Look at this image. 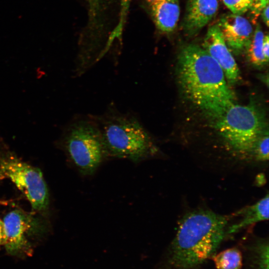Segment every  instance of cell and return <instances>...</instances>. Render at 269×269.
<instances>
[{
    "label": "cell",
    "mask_w": 269,
    "mask_h": 269,
    "mask_svg": "<svg viewBox=\"0 0 269 269\" xmlns=\"http://www.w3.org/2000/svg\"><path fill=\"white\" fill-rule=\"evenodd\" d=\"M176 69L178 83L185 97L214 120L235 103L223 70L203 47L195 44L183 46Z\"/></svg>",
    "instance_id": "cell-1"
},
{
    "label": "cell",
    "mask_w": 269,
    "mask_h": 269,
    "mask_svg": "<svg viewBox=\"0 0 269 269\" xmlns=\"http://www.w3.org/2000/svg\"><path fill=\"white\" fill-rule=\"evenodd\" d=\"M229 219L203 209L185 214L178 223L163 268L197 269L215 254L227 235Z\"/></svg>",
    "instance_id": "cell-2"
},
{
    "label": "cell",
    "mask_w": 269,
    "mask_h": 269,
    "mask_svg": "<svg viewBox=\"0 0 269 269\" xmlns=\"http://www.w3.org/2000/svg\"><path fill=\"white\" fill-rule=\"evenodd\" d=\"M94 117L109 157L138 163L159 155L154 139L137 116L122 112L111 104L103 113Z\"/></svg>",
    "instance_id": "cell-3"
},
{
    "label": "cell",
    "mask_w": 269,
    "mask_h": 269,
    "mask_svg": "<svg viewBox=\"0 0 269 269\" xmlns=\"http://www.w3.org/2000/svg\"><path fill=\"white\" fill-rule=\"evenodd\" d=\"M59 144L83 176L93 175L109 157L94 115L75 116L64 127Z\"/></svg>",
    "instance_id": "cell-4"
},
{
    "label": "cell",
    "mask_w": 269,
    "mask_h": 269,
    "mask_svg": "<svg viewBox=\"0 0 269 269\" xmlns=\"http://www.w3.org/2000/svg\"><path fill=\"white\" fill-rule=\"evenodd\" d=\"M215 120V127L233 156L257 162L256 147L268 131L261 112L253 105L234 103Z\"/></svg>",
    "instance_id": "cell-5"
},
{
    "label": "cell",
    "mask_w": 269,
    "mask_h": 269,
    "mask_svg": "<svg viewBox=\"0 0 269 269\" xmlns=\"http://www.w3.org/2000/svg\"><path fill=\"white\" fill-rule=\"evenodd\" d=\"M6 178L25 196L33 210L41 212L47 209L48 191L40 169L6 153L0 158V178Z\"/></svg>",
    "instance_id": "cell-6"
},
{
    "label": "cell",
    "mask_w": 269,
    "mask_h": 269,
    "mask_svg": "<svg viewBox=\"0 0 269 269\" xmlns=\"http://www.w3.org/2000/svg\"><path fill=\"white\" fill-rule=\"evenodd\" d=\"M5 239L4 245L6 251L14 255L29 248L26 235L36 227L35 219L31 215L14 210L3 218Z\"/></svg>",
    "instance_id": "cell-7"
},
{
    "label": "cell",
    "mask_w": 269,
    "mask_h": 269,
    "mask_svg": "<svg viewBox=\"0 0 269 269\" xmlns=\"http://www.w3.org/2000/svg\"><path fill=\"white\" fill-rule=\"evenodd\" d=\"M203 48L219 64L228 82L232 84L236 83L240 77L239 69L217 24L208 28Z\"/></svg>",
    "instance_id": "cell-8"
},
{
    "label": "cell",
    "mask_w": 269,
    "mask_h": 269,
    "mask_svg": "<svg viewBox=\"0 0 269 269\" xmlns=\"http://www.w3.org/2000/svg\"><path fill=\"white\" fill-rule=\"evenodd\" d=\"M229 48L235 54L246 50L253 34L250 21L241 14L228 13L217 24Z\"/></svg>",
    "instance_id": "cell-9"
},
{
    "label": "cell",
    "mask_w": 269,
    "mask_h": 269,
    "mask_svg": "<svg viewBox=\"0 0 269 269\" xmlns=\"http://www.w3.org/2000/svg\"><path fill=\"white\" fill-rule=\"evenodd\" d=\"M218 0H188L182 27L185 33L193 36L199 32L215 16Z\"/></svg>",
    "instance_id": "cell-10"
},
{
    "label": "cell",
    "mask_w": 269,
    "mask_h": 269,
    "mask_svg": "<svg viewBox=\"0 0 269 269\" xmlns=\"http://www.w3.org/2000/svg\"><path fill=\"white\" fill-rule=\"evenodd\" d=\"M153 22L161 32L168 34L176 28L180 16L179 0H145Z\"/></svg>",
    "instance_id": "cell-11"
},
{
    "label": "cell",
    "mask_w": 269,
    "mask_h": 269,
    "mask_svg": "<svg viewBox=\"0 0 269 269\" xmlns=\"http://www.w3.org/2000/svg\"><path fill=\"white\" fill-rule=\"evenodd\" d=\"M269 194L253 205L244 207L234 213L238 221L227 227V235L236 233L252 225L269 219Z\"/></svg>",
    "instance_id": "cell-12"
},
{
    "label": "cell",
    "mask_w": 269,
    "mask_h": 269,
    "mask_svg": "<svg viewBox=\"0 0 269 269\" xmlns=\"http://www.w3.org/2000/svg\"><path fill=\"white\" fill-rule=\"evenodd\" d=\"M211 259L216 269H241L243 266L242 252L236 247L214 254Z\"/></svg>",
    "instance_id": "cell-13"
},
{
    "label": "cell",
    "mask_w": 269,
    "mask_h": 269,
    "mask_svg": "<svg viewBox=\"0 0 269 269\" xmlns=\"http://www.w3.org/2000/svg\"><path fill=\"white\" fill-rule=\"evenodd\" d=\"M264 36L260 26L258 25L246 49L250 62L257 67H261L268 62L263 52Z\"/></svg>",
    "instance_id": "cell-14"
},
{
    "label": "cell",
    "mask_w": 269,
    "mask_h": 269,
    "mask_svg": "<svg viewBox=\"0 0 269 269\" xmlns=\"http://www.w3.org/2000/svg\"><path fill=\"white\" fill-rule=\"evenodd\" d=\"M132 0H120V9L119 21L114 30L110 33L106 42L104 48V53L105 54L109 51L114 41L117 39L120 40L121 38Z\"/></svg>",
    "instance_id": "cell-15"
},
{
    "label": "cell",
    "mask_w": 269,
    "mask_h": 269,
    "mask_svg": "<svg viewBox=\"0 0 269 269\" xmlns=\"http://www.w3.org/2000/svg\"><path fill=\"white\" fill-rule=\"evenodd\" d=\"M255 247L258 269H269L268 242H262Z\"/></svg>",
    "instance_id": "cell-16"
},
{
    "label": "cell",
    "mask_w": 269,
    "mask_h": 269,
    "mask_svg": "<svg viewBox=\"0 0 269 269\" xmlns=\"http://www.w3.org/2000/svg\"><path fill=\"white\" fill-rule=\"evenodd\" d=\"M225 5L234 14L242 15L248 11L253 0H222Z\"/></svg>",
    "instance_id": "cell-17"
},
{
    "label": "cell",
    "mask_w": 269,
    "mask_h": 269,
    "mask_svg": "<svg viewBox=\"0 0 269 269\" xmlns=\"http://www.w3.org/2000/svg\"><path fill=\"white\" fill-rule=\"evenodd\" d=\"M257 162H266L269 159V133L265 134L259 139L256 147Z\"/></svg>",
    "instance_id": "cell-18"
},
{
    "label": "cell",
    "mask_w": 269,
    "mask_h": 269,
    "mask_svg": "<svg viewBox=\"0 0 269 269\" xmlns=\"http://www.w3.org/2000/svg\"><path fill=\"white\" fill-rule=\"evenodd\" d=\"M88 11L91 13H98L106 9L112 0H85Z\"/></svg>",
    "instance_id": "cell-19"
},
{
    "label": "cell",
    "mask_w": 269,
    "mask_h": 269,
    "mask_svg": "<svg viewBox=\"0 0 269 269\" xmlns=\"http://www.w3.org/2000/svg\"><path fill=\"white\" fill-rule=\"evenodd\" d=\"M268 4H269V0H253L250 9L255 14L258 15Z\"/></svg>",
    "instance_id": "cell-20"
},
{
    "label": "cell",
    "mask_w": 269,
    "mask_h": 269,
    "mask_svg": "<svg viewBox=\"0 0 269 269\" xmlns=\"http://www.w3.org/2000/svg\"><path fill=\"white\" fill-rule=\"evenodd\" d=\"M269 39L268 35H264L263 41V52L264 56L268 62L269 53Z\"/></svg>",
    "instance_id": "cell-21"
},
{
    "label": "cell",
    "mask_w": 269,
    "mask_h": 269,
    "mask_svg": "<svg viewBox=\"0 0 269 269\" xmlns=\"http://www.w3.org/2000/svg\"><path fill=\"white\" fill-rule=\"evenodd\" d=\"M269 8L268 4L262 10V19L267 26L269 25Z\"/></svg>",
    "instance_id": "cell-22"
},
{
    "label": "cell",
    "mask_w": 269,
    "mask_h": 269,
    "mask_svg": "<svg viewBox=\"0 0 269 269\" xmlns=\"http://www.w3.org/2000/svg\"><path fill=\"white\" fill-rule=\"evenodd\" d=\"M5 239L4 228L3 221L0 220V245L3 244Z\"/></svg>",
    "instance_id": "cell-23"
}]
</instances>
